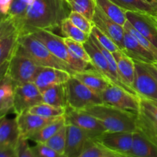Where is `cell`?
I'll return each instance as SVG.
<instances>
[{
    "instance_id": "46",
    "label": "cell",
    "mask_w": 157,
    "mask_h": 157,
    "mask_svg": "<svg viewBox=\"0 0 157 157\" xmlns=\"http://www.w3.org/2000/svg\"><path fill=\"white\" fill-rule=\"evenodd\" d=\"M140 63L145 67V68L147 69L153 77H154L155 79L157 81V67L153 64V63Z\"/></svg>"
},
{
    "instance_id": "49",
    "label": "cell",
    "mask_w": 157,
    "mask_h": 157,
    "mask_svg": "<svg viewBox=\"0 0 157 157\" xmlns=\"http://www.w3.org/2000/svg\"><path fill=\"white\" fill-rule=\"evenodd\" d=\"M8 18H9V15H2V14H0V23L4 21L5 20L7 19Z\"/></svg>"
},
{
    "instance_id": "43",
    "label": "cell",
    "mask_w": 157,
    "mask_h": 157,
    "mask_svg": "<svg viewBox=\"0 0 157 157\" xmlns=\"http://www.w3.org/2000/svg\"><path fill=\"white\" fill-rule=\"evenodd\" d=\"M141 110L148 116L157 121V107L149 100L140 98Z\"/></svg>"
},
{
    "instance_id": "24",
    "label": "cell",
    "mask_w": 157,
    "mask_h": 157,
    "mask_svg": "<svg viewBox=\"0 0 157 157\" xmlns=\"http://www.w3.org/2000/svg\"><path fill=\"white\" fill-rule=\"evenodd\" d=\"M43 103L57 107L67 108V94L65 84L53 86L41 92Z\"/></svg>"
},
{
    "instance_id": "11",
    "label": "cell",
    "mask_w": 157,
    "mask_h": 157,
    "mask_svg": "<svg viewBox=\"0 0 157 157\" xmlns=\"http://www.w3.org/2000/svg\"><path fill=\"white\" fill-rule=\"evenodd\" d=\"M134 61L136 73L133 89L140 98L157 101V81L140 61Z\"/></svg>"
},
{
    "instance_id": "56",
    "label": "cell",
    "mask_w": 157,
    "mask_h": 157,
    "mask_svg": "<svg viewBox=\"0 0 157 157\" xmlns=\"http://www.w3.org/2000/svg\"><path fill=\"white\" fill-rule=\"evenodd\" d=\"M126 157H133V156H126Z\"/></svg>"
},
{
    "instance_id": "29",
    "label": "cell",
    "mask_w": 157,
    "mask_h": 157,
    "mask_svg": "<svg viewBox=\"0 0 157 157\" xmlns=\"http://www.w3.org/2000/svg\"><path fill=\"white\" fill-rule=\"evenodd\" d=\"M60 29H61V34L64 35V37L71 38V39L82 43V44L87 42L90 37V35L81 31L77 26H75L68 19V18H66L63 20Z\"/></svg>"
},
{
    "instance_id": "9",
    "label": "cell",
    "mask_w": 157,
    "mask_h": 157,
    "mask_svg": "<svg viewBox=\"0 0 157 157\" xmlns=\"http://www.w3.org/2000/svg\"><path fill=\"white\" fill-rule=\"evenodd\" d=\"M64 118L66 124H74L80 127L88 133L93 140L97 139L107 132L97 118L83 110H75L67 107Z\"/></svg>"
},
{
    "instance_id": "41",
    "label": "cell",
    "mask_w": 157,
    "mask_h": 157,
    "mask_svg": "<svg viewBox=\"0 0 157 157\" xmlns=\"http://www.w3.org/2000/svg\"><path fill=\"white\" fill-rule=\"evenodd\" d=\"M32 148L37 157H66L65 155L58 153L45 144H36Z\"/></svg>"
},
{
    "instance_id": "26",
    "label": "cell",
    "mask_w": 157,
    "mask_h": 157,
    "mask_svg": "<svg viewBox=\"0 0 157 157\" xmlns=\"http://www.w3.org/2000/svg\"><path fill=\"white\" fill-rule=\"evenodd\" d=\"M96 6L107 17L117 24L124 26L127 21L126 11L111 0H95Z\"/></svg>"
},
{
    "instance_id": "27",
    "label": "cell",
    "mask_w": 157,
    "mask_h": 157,
    "mask_svg": "<svg viewBox=\"0 0 157 157\" xmlns=\"http://www.w3.org/2000/svg\"><path fill=\"white\" fill-rule=\"evenodd\" d=\"M18 31L0 39V64L9 61L18 44Z\"/></svg>"
},
{
    "instance_id": "6",
    "label": "cell",
    "mask_w": 157,
    "mask_h": 157,
    "mask_svg": "<svg viewBox=\"0 0 157 157\" xmlns=\"http://www.w3.org/2000/svg\"><path fill=\"white\" fill-rule=\"evenodd\" d=\"M100 95L104 104L132 112L136 114H139L141 110L140 97L136 96L114 84H110Z\"/></svg>"
},
{
    "instance_id": "34",
    "label": "cell",
    "mask_w": 157,
    "mask_h": 157,
    "mask_svg": "<svg viewBox=\"0 0 157 157\" xmlns=\"http://www.w3.org/2000/svg\"><path fill=\"white\" fill-rule=\"evenodd\" d=\"M66 144H67V125L66 124L45 143L46 145L63 155H64V153H65Z\"/></svg>"
},
{
    "instance_id": "4",
    "label": "cell",
    "mask_w": 157,
    "mask_h": 157,
    "mask_svg": "<svg viewBox=\"0 0 157 157\" xmlns=\"http://www.w3.org/2000/svg\"><path fill=\"white\" fill-rule=\"evenodd\" d=\"M9 61V68L6 75L15 84L33 82L35 77L43 67L29 56L18 43Z\"/></svg>"
},
{
    "instance_id": "48",
    "label": "cell",
    "mask_w": 157,
    "mask_h": 157,
    "mask_svg": "<svg viewBox=\"0 0 157 157\" xmlns=\"http://www.w3.org/2000/svg\"><path fill=\"white\" fill-rule=\"evenodd\" d=\"M144 2L147 3V5L150 6L157 11V0H142Z\"/></svg>"
},
{
    "instance_id": "2",
    "label": "cell",
    "mask_w": 157,
    "mask_h": 157,
    "mask_svg": "<svg viewBox=\"0 0 157 157\" xmlns=\"http://www.w3.org/2000/svg\"><path fill=\"white\" fill-rule=\"evenodd\" d=\"M83 111L97 118L107 132L134 133L138 130V114L132 112L104 103L91 106Z\"/></svg>"
},
{
    "instance_id": "39",
    "label": "cell",
    "mask_w": 157,
    "mask_h": 157,
    "mask_svg": "<svg viewBox=\"0 0 157 157\" xmlns=\"http://www.w3.org/2000/svg\"><path fill=\"white\" fill-rule=\"evenodd\" d=\"M64 41L71 52H73L76 56H78L81 59L84 60V61L91 64V59H90L87 50L84 48V44L75 41L71 38H66V37H64Z\"/></svg>"
},
{
    "instance_id": "15",
    "label": "cell",
    "mask_w": 157,
    "mask_h": 157,
    "mask_svg": "<svg viewBox=\"0 0 157 157\" xmlns=\"http://www.w3.org/2000/svg\"><path fill=\"white\" fill-rule=\"evenodd\" d=\"M72 75L69 72L51 67H43L34 80V84L42 92L53 86L65 84Z\"/></svg>"
},
{
    "instance_id": "10",
    "label": "cell",
    "mask_w": 157,
    "mask_h": 157,
    "mask_svg": "<svg viewBox=\"0 0 157 157\" xmlns=\"http://www.w3.org/2000/svg\"><path fill=\"white\" fill-rule=\"evenodd\" d=\"M133 140V133L106 132L94 140L113 153L127 156L132 148Z\"/></svg>"
},
{
    "instance_id": "21",
    "label": "cell",
    "mask_w": 157,
    "mask_h": 157,
    "mask_svg": "<svg viewBox=\"0 0 157 157\" xmlns=\"http://www.w3.org/2000/svg\"><path fill=\"white\" fill-rule=\"evenodd\" d=\"M115 60L117 61L120 77L124 84L128 87L133 89V84L135 81V73H136V65L134 60L129 57L123 51L113 53Z\"/></svg>"
},
{
    "instance_id": "55",
    "label": "cell",
    "mask_w": 157,
    "mask_h": 157,
    "mask_svg": "<svg viewBox=\"0 0 157 157\" xmlns=\"http://www.w3.org/2000/svg\"><path fill=\"white\" fill-rule=\"evenodd\" d=\"M3 117H1V118H0V122H1V121H2V118Z\"/></svg>"
},
{
    "instance_id": "33",
    "label": "cell",
    "mask_w": 157,
    "mask_h": 157,
    "mask_svg": "<svg viewBox=\"0 0 157 157\" xmlns=\"http://www.w3.org/2000/svg\"><path fill=\"white\" fill-rule=\"evenodd\" d=\"M137 125L138 130L144 132L151 139L154 136H157V121L146 114L142 110L138 114Z\"/></svg>"
},
{
    "instance_id": "19",
    "label": "cell",
    "mask_w": 157,
    "mask_h": 157,
    "mask_svg": "<svg viewBox=\"0 0 157 157\" xmlns=\"http://www.w3.org/2000/svg\"><path fill=\"white\" fill-rule=\"evenodd\" d=\"M72 76L99 94L112 84L94 67L93 69H86L81 71H76Z\"/></svg>"
},
{
    "instance_id": "45",
    "label": "cell",
    "mask_w": 157,
    "mask_h": 157,
    "mask_svg": "<svg viewBox=\"0 0 157 157\" xmlns=\"http://www.w3.org/2000/svg\"><path fill=\"white\" fill-rule=\"evenodd\" d=\"M0 157H17L15 148H0Z\"/></svg>"
},
{
    "instance_id": "7",
    "label": "cell",
    "mask_w": 157,
    "mask_h": 157,
    "mask_svg": "<svg viewBox=\"0 0 157 157\" xmlns=\"http://www.w3.org/2000/svg\"><path fill=\"white\" fill-rule=\"evenodd\" d=\"M41 103H43L41 92L34 82L15 84L13 112L16 116Z\"/></svg>"
},
{
    "instance_id": "25",
    "label": "cell",
    "mask_w": 157,
    "mask_h": 157,
    "mask_svg": "<svg viewBox=\"0 0 157 157\" xmlns=\"http://www.w3.org/2000/svg\"><path fill=\"white\" fill-rule=\"evenodd\" d=\"M66 124L65 118L61 116L52 122L44 126L39 130L34 133L29 138V140H32L35 144H45L51 137L54 136L61 127Z\"/></svg>"
},
{
    "instance_id": "13",
    "label": "cell",
    "mask_w": 157,
    "mask_h": 157,
    "mask_svg": "<svg viewBox=\"0 0 157 157\" xmlns=\"http://www.w3.org/2000/svg\"><path fill=\"white\" fill-rule=\"evenodd\" d=\"M92 22L95 26L102 31L104 34L110 37L118 47L124 52V26L117 24L113 20L107 17L104 12L100 10L96 6L94 15Z\"/></svg>"
},
{
    "instance_id": "22",
    "label": "cell",
    "mask_w": 157,
    "mask_h": 157,
    "mask_svg": "<svg viewBox=\"0 0 157 157\" xmlns=\"http://www.w3.org/2000/svg\"><path fill=\"white\" fill-rule=\"evenodd\" d=\"M19 137L20 132L16 117H4L0 122V148H15Z\"/></svg>"
},
{
    "instance_id": "58",
    "label": "cell",
    "mask_w": 157,
    "mask_h": 157,
    "mask_svg": "<svg viewBox=\"0 0 157 157\" xmlns=\"http://www.w3.org/2000/svg\"><path fill=\"white\" fill-rule=\"evenodd\" d=\"M156 19H157V16H156Z\"/></svg>"
},
{
    "instance_id": "23",
    "label": "cell",
    "mask_w": 157,
    "mask_h": 157,
    "mask_svg": "<svg viewBox=\"0 0 157 157\" xmlns=\"http://www.w3.org/2000/svg\"><path fill=\"white\" fill-rule=\"evenodd\" d=\"M15 83L7 75L0 81V118L13 110Z\"/></svg>"
},
{
    "instance_id": "37",
    "label": "cell",
    "mask_w": 157,
    "mask_h": 157,
    "mask_svg": "<svg viewBox=\"0 0 157 157\" xmlns=\"http://www.w3.org/2000/svg\"><path fill=\"white\" fill-rule=\"evenodd\" d=\"M91 34L95 37V38L98 40L99 44L102 47H104V48L107 49V51L110 52L111 53H114V52H118V51H121V48L118 47L117 44L110 37L107 36L102 31L100 30L97 26L94 25Z\"/></svg>"
},
{
    "instance_id": "3",
    "label": "cell",
    "mask_w": 157,
    "mask_h": 157,
    "mask_svg": "<svg viewBox=\"0 0 157 157\" xmlns=\"http://www.w3.org/2000/svg\"><path fill=\"white\" fill-rule=\"evenodd\" d=\"M18 43L22 47L25 53L41 66L61 69L69 72L71 75L75 73V71L67 63L54 55L48 48L32 34L19 35Z\"/></svg>"
},
{
    "instance_id": "18",
    "label": "cell",
    "mask_w": 157,
    "mask_h": 157,
    "mask_svg": "<svg viewBox=\"0 0 157 157\" xmlns=\"http://www.w3.org/2000/svg\"><path fill=\"white\" fill-rule=\"evenodd\" d=\"M84 48L87 50L90 59H91V64L93 67H94L97 71L102 74L112 84L120 87L119 84L115 79L114 77L110 71L109 64L104 55L101 53V51L98 48L96 44H94L90 37H89L88 41L84 44Z\"/></svg>"
},
{
    "instance_id": "59",
    "label": "cell",
    "mask_w": 157,
    "mask_h": 157,
    "mask_svg": "<svg viewBox=\"0 0 157 157\" xmlns=\"http://www.w3.org/2000/svg\"><path fill=\"white\" fill-rule=\"evenodd\" d=\"M0 14H1V13H0Z\"/></svg>"
},
{
    "instance_id": "38",
    "label": "cell",
    "mask_w": 157,
    "mask_h": 157,
    "mask_svg": "<svg viewBox=\"0 0 157 157\" xmlns=\"http://www.w3.org/2000/svg\"><path fill=\"white\" fill-rule=\"evenodd\" d=\"M67 18L75 26H77L81 31H83L89 35L91 34L92 29H93L94 25L91 21L87 19L84 15L78 13V12H75V11H71Z\"/></svg>"
},
{
    "instance_id": "28",
    "label": "cell",
    "mask_w": 157,
    "mask_h": 157,
    "mask_svg": "<svg viewBox=\"0 0 157 157\" xmlns=\"http://www.w3.org/2000/svg\"><path fill=\"white\" fill-rule=\"evenodd\" d=\"M125 11L144 12L157 16V11L142 0H111Z\"/></svg>"
},
{
    "instance_id": "32",
    "label": "cell",
    "mask_w": 157,
    "mask_h": 157,
    "mask_svg": "<svg viewBox=\"0 0 157 157\" xmlns=\"http://www.w3.org/2000/svg\"><path fill=\"white\" fill-rule=\"evenodd\" d=\"M69 6L71 10L81 14L92 21L96 9L95 0H72Z\"/></svg>"
},
{
    "instance_id": "12",
    "label": "cell",
    "mask_w": 157,
    "mask_h": 157,
    "mask_svg": "<svg viewBox=\"0 0 157 157\" xmlns=\"http://www.w3.org/2000/svg\"><path fill=\"white\" fill-rule=\"evenodd\" d=\"M127 20L132 25L157 48V19L144 12L126 11Z\"/></svg>"
},
{
    "instance_id": "20",
    "label": "cell",
    "mask_w": 157,
    "mask_h": 157,
    "mask_svg": "<svg viewBox=\"0 0 157 157\" xmlns=\"http://www.w3.org/2000/svg\"><path fill=\"white\" fill-rule=\"evenodd\" d=\"M124 52L134 61L144 63H155L156 61L154 56L144 48L139 41L126 30L124 33Z\"/></svg>"
},
{
    "instance_id": "50",
    "label": "cell",
    "mask_w": 157,
    "mask_h": 157,
    "mask_svg": "<svg viewBox=\"0 0 157 157\" xmlns=\"http://www.w3.org/2000/svg\"><path fill=\"white\" fill-rule=\"evenodd\" d=\"M106 157H126V156H122V155H113V156H106Z\"/></svg>"
},
{
    "instance_id": "44",
    "label": "cell",
    "mask_w": 157,
    "mask_h": 157,
    "mask_svg": "<svg viewBox=\"0 0 157 157\" xmlns=\"http://www.w3.org/2000/svg\"><path fill=\"white\" fill-rule=\"evenodd\" d=\"M13 1L14 0H0V13L9 15Z\"/></svg>"
},
{
    "instance_id": "1",
    "label": "cell",
    "mask_w": 157,
    "mask_h": 157,
    "mask_svg": "<svg viewBox=\"0 0 157 157\" xmlns=\"http://www.w3.org/2000/svg\"><path fill=\"white\" fill-rule=\"evenodd\" d=\"M71 11L68 3L63 0H35L17 26V31L19 35L32 34L41 29L53 31L61 27Z\"/></svg>"
},
{
    "instance_id": "47",
    "label": "cell",
    "mask_w": 157,
    "mask_h": 157,
    "mask_svg": "<svg viewBox=\"0 0 157 157\" xmlns=\"http://www.w3.org/2000/svg\"><path fill=\"white\" fill-rule=\"evenodd\" d=\"M9 61H6L3 64H0V81L4 78L6 75L8 71V68H9Z\"/></svg>"
},
{
    "instance_id": "35",
    "label": "cell",
    "mask_w": 157,
    "mask_h": 157,
    "mask_svg": "<svg viewBox=\"0 0 157 157\" xmlns=\"http://www.w3.org/2000/svg\"><path fill=\"white\" fill-rule=\"evenodd\" d=\"M124 28L126 31H127L129 33L131 34V35L139 41L140 44L144 48L147 49L148 52H150V53L154 56V58H156V61H157V48L156 46H155L151 41H149L146 37H144L142 34L140 33V32L132 25L131 23H130L128 20H127L126 23L124 24Z\"/></svg>"
},
{
    "instance_id": "16",
    "label": "cell",
    "mask_w": 157,
    "mask_h": 157,
    "mask_svg": "<svg viewBox=\"0 0 157 157\" xmlns=\"http://www.w3.org/2000/svg\"><path fill=\"white\" fill-rule=\"evenodd\" d=\"M57 118L58 117H42L38 115L32 114L28 111L23 112L21 114L16 116L20 136L29 140V138L32 135L36 133L38 130L44 127L45 125L48 124L49 123L56 120Z\"/></svg>"
},
{
    "instance_id": "36",
    "label": "cell",
    "mask_w": 157,
    "mask_h": 157,
    "mask_svg": "<svg viewBox=\"0 0 157 157\" xmlns=\"http://www.w3.org/2000/svg\"><path fill=\"white\" fill-rule=\"evenodd\" d=\"M113 155H117V153L104 148L103 146L93 140L83 150L82 153L77 157H106Z\"/></svg>"
},
{
    "instance_id": "31",
    "label": "cell",
    "mask_w": 157,
    "mask_h": 157,
    "mask_svg": "<svg viewBox=\"0 0 157 157\" xmlns=\"http://www.w3.org/2000/svg\"><path fill=\"white\" fill-rule=\"evenodd\" d=\"M34 2L35 0H14L9 11V16L13 20L16 28L22 21L28 9Z\"/></svg>"
},
{
    "instance_id": "17",
    "label": "cell",
    "mask_w": 157,
    "mask_h": 157,
    "mask_svg": "<svg viewBox=\"0 0 157 157\" xmlns=\"http://www.w3.org/2000/svg\"><path fill=\"white\" fill-rule=\"evenodd\" d=\"M127 156L133 157H157V144L141 130L133 133V145Z\"/></svg>"
},
{
    "instance_id": "30",
    "label": "cell",
    "mask_w": 157,
    "mask_h": 157,
    "mask_svg": "<svg viewBox=\"0 0 157 157\" xmlns=\"http://www.w3.org/2000/svg\"><path fill=\"white\" fill-rule=\"evenodd\" d=\"M28 112L32 114L38 115L46 118H54L64 116L65 114L66 108L64 107H57L49 105L45 103H41L34 107H31Z\"/></svg>"
},
{
    "instance_id": "8",
    "label": "cell",
    "mask_w": 157,
    "mask_h": 157,
    "mask_svg": "<svg viewBox=\"0 0 157 157\" xmlns=\"http://www.w3.org/2000/svg\"><path fill=\"white\" fill-rule=\"evenodd\" d=\"M32 34L42 42L54 55L67 63L72 68L76 55L69 50L64 41V37L56 35L52 31L44 29L37 30Z\"/></svg>"
},
{
    "instance_id": "5",
    "label": "cell",
    "mask_w": 157,
    "mask_h": 157,
    "mask_svg": "<svg viewBox=\"0 0 157 157\" xmlns=\"http://www.w3.org/2000/svg\"><path fill=\"white\" fill-rule=\"evenodd\" d=\"M67 107L78 110L103 104L101 95L71 76L65 84Z\"/></svg>"
},
{
    "instance_id": "42",
    "label": "cell",
    "mask_w": 157,
    "mask_h": 157,
    "mask_svg": "<svg viewBox=\"0 0 157 157\" xmlns=\"http://www.w3.org/2000/svg\"><path fill=\"white\" fill-rule=\"evenodd\" d=\"M15 32H17V28L13 20L9 16L7 19L0 23V39Z\"/></svg>"
},
{
    "instance_id": "52",
    "label": "cell",
    "mask_w": 157,
    "mask_h": 157,
    "mask_svg": "<svg viewBox=\"0 0 157 157\" xmlns=\"http://www.w3.org/2000/svg\"><path fill=\"white\" fill-rule=\"evenodd\" d=\"M153 140H154V141L156 143V144H157V136H153Z\"/></svg>"
},
{
    "instance_id": "51",
    "label": "cell",
    "mask_w": 157,
    "mask_h": 157,
    "mask_svg": "<svg viewBox=\"0 0 157 157\" xmlns=\"http://www.w3.org/2000/svg\"><path fill=\"white\" fill-rule=\"evenodd\" d=\"M147 100H148V99H147ZM149 101H150V102L153 103V104H154V105H156V107H157V101H151V100H149Z\"/></svg>"
},
{
    "instance_id": "53",
    "label": "cell",
    "mask_w": 157,
    "mask_h": 157,
    "mask_svg": "<svg viewBox=\"0 0 157 157\" xmlns=\"http://www.w3.org/2000/svg\"><path fill=\"white\" fill-rule=\"evenodd\" d=\"M71 1H72V0H66V2H67L68 3V5H69V3H70Z\"/></svg>"
},
{
    "instance_id": "40",
    "label": "cell",
    "mask_w": 157,
    "mask_h": 157,
    "mask_svg": "<svg viewBox=\"0 0 157 157\" xmlns=\"http://www.w3.org/2000/svg\"><path fill=\"white\" fill-rule=\"evenodd\" d=\"M17 157H37L32 147L29 144V140L20 136L15 147Z\"/></svg>"
},
{
    "instance_id": "14",
    "label": "cell",
    "mask_w": 157,
    "mask_h": 157,
    "mask_svg": "<svg viewBox=\"0 0 157 157\" xmlns=\"http://www.w3.org/2000/svg\"><path fill=\"white\" fill-rule=\"evenodd\" d=\"M67 125V144H66V157H77L93 140L90 135L80 127L71 124Z\"/></svg>"
},
{
    "instance_id": "57",
    "label": "cell",
    "mask_w": 157,
    "mask_h": 157,
    "mask_svg": "<svg viewBox=\"0 0 157 157\" xmlns=\"http://www.w3.org/2000/svg\"><path fill=\"white\" fill-rule=\"evenodd\" d=\"M63 1H65L66 2V0H63Z\"/></svg>"
},
{
    "instance_id": "54",
    "label": "cell",
    "mask_w": 157,
    "mask_h": 157,
    "mask_svg": "<svg viewBox=\"0 0 157 157\" xmlns=\"http://www.w3.org/2000/svg\"><path fill=\"white\" fill-rule=\"evenodd\" d=\"M153 64H154V65H155V66H156V67H157V61H156V62L153 63Z\"/></svg>"
}]
</instances>
